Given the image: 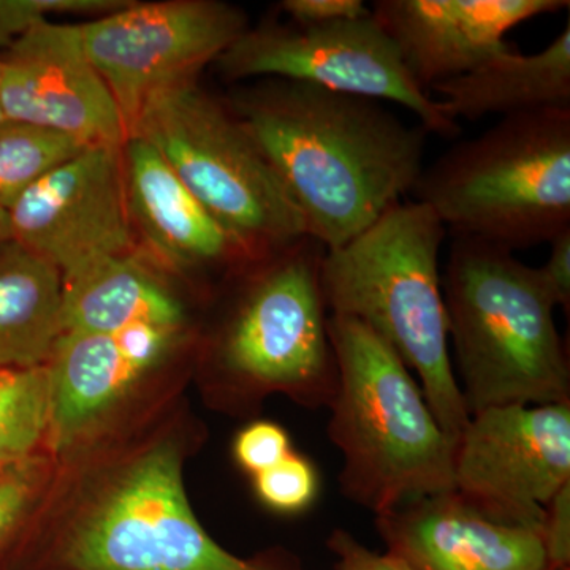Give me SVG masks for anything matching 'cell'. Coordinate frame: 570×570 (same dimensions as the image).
Instances as JSON below:
<instances>
[{"label": "cell", "instance_id": "7", "mask_svg": "<svg viewBox=\"0 0 570 570\" xmlns=\"http://www.w3.org/2000/svg\"><path fill=\"white\" fill-rule=\"evenodd\" d=\"M62 570H306L294 554L239 558L197 520L181 450L153 442L111 469L82 499L58 546Z\"/></svg>", "mask_w": 570, "mask_h": 570}, {"label": "cell", "instance_id": "14", "mask_svg": "<svg viewBox=\"0 0 570 570\" xmlns=\"http://www.w3.org/2000/svg\"><path fill=\"white\" fill-rule=\"evenodd\" d=\"M568 0H377L371 7L428 94L512 50L517 26L568 9Z\"/></svg>", "mask_w": 570, "mask_h": 570}, {"label": "cell", "instance_id": "1", "mask_svg": "<svg viewBox=\"0 0 570 570\" xmlns=\"http://www.w3.org/2000/svg\"><path fill=\"white\" fill-rule=\"evenodd\" d=\"M285 189L307 236L337 249L411 194L426 130L387 104L287 80H258L230 100Z\"/></svg>", "mask_w": 570, "mask_h": 570}, {"label": "cell", "instance_id": "4", "mask_svg": "<svg viewBox=\"0 0 570 570\" xmlns=\"http://www.w3.org/2000/svg\"><path fill=\"white\" fill-rule=\"evenodd\" d=\"M337 362L328 438L343 455L341 493L374 515L455 490V444L396 352L355 318L328 316Z\"/></svg>", "mask_w": 570, "mask_h": 570}, {"label": "cell", "instance_id": "23", "mask_svg": "<svg viewBox=\"0 0 570 570\" xmlns=\"http://www.w3.org/2000/svg\"><path fill=\"white\" fill-rule=\"evenodd\" d=\"M257 498L266 508L285 515L305 512L317 499V469L306 456L292 452L275 466L254 475Z\"/></svg>", "mask_w": 570, "mask_h": 570}, {"label": "cell", "instance_id": "6", "mask_svg": "<svg viewBox=\"0 0 570 570\" xmlns=\"http://www.w3.org/2000/svg\"><path fill=\"white\" fill-rule=\"evenodd\" d=\"M324 246L311 236L249 262L213 344L224 403L235 411L284 393L309 409L328 407L337 389V362L322 294Z\"/></svg>", "mask_w": 570, "mask_h": 570}, {"label": "cell", "instance_id": "24", "mask_svg": "<svg viewBox=\"0 0 570 570\" xmlns=\"http://www.w3.org/2000/svg\"><path fill=\"white\" fill-rule=\"evenodd\" d=\"M127 3L122 0H0V48L6 51L55 14H107Z\"/></svg>", "mask_w": 570, "mask_h": 570}, {"label": "cell", "instance_id": "29", "mask_svg": "<svg viewBox=\"0 0 570 570\" xmlns=\"http://www.w3.org/2000/svg\"><path fill=\"white\" fill-rule=\"evenodd\" d=\"M326 547L336 557V570H415L396 554L379 553L367 549L343 528H335L326 539Z\"/></svg>", "mask_w": 570, "mask_h": 570}, {"label": "cell", "instance_id": "28", "mask_svg": "<svg viewBox=\"0 0 570 570\" xmlns=\"http://www.w3.org/2000/svg\"><path fill=\"white\" fill-rule=\"evenodd\" d=\"M281 10L292 24L305 28L362 20L371 14V7L363 0H284Z\"/></svg>", "mask_w": 570, "mask_h": 570}, {"label": "cell", "instance_id": "21", "mask_svg": "<svg viewBox=\"0 0 570 570\" xmlns=\"http://www.w3.org/2000/svg\"><path fill=\"white\" fill-rule=\"evenodd\" d=\"M88 148L77 138L3 118L0 121V206H10L43 176Z\"/></svg>", "mask_w": 570, "mask_h": 570}, {"label": "cell", "instance_id": "9", "mask_svg": "<svg viewBox=\"0 0 570 570\" xmlns=\"http://www.w3.org/2000/svg\"><path fill=\"white\" fill-rule=\"evenodd\" d=\"M227 80H287L326 91L395 104L414 112L428 134L455 137L459 122L420 88L396 45L371 11L328 26L268 22L249 29L217 59Z\"/></svg>", "mask_w": 570, "mask_h": 570}, {"label": "cell", "instance_id": "20", "mask_svg": "<svg viewBox=\"0 0 570 570\" xmlns=\"http://www.w3.org/2000/svg\"><path fill=\"white\" fill-rule=\"evenodd\" d=\"M62 333L61 272L14 239L0 243V371L47 366Z\"/></svg>", "mask_w": 570, "mask_h": 570}, {"label": "cell", "instance_id": "33", "mask_svg": "<svg viewBox=\"0 0 570 570\" xmlns=\"http://www.w3.org/2000/svg\"><path fill=\"white\" fill-rule=\"evenodd\" d=\"M547 570H553V569H547Z\"/></svg>", "mask_w": 570, "mask_h": 570}, {"label": "cell", "instance_id": "17", "mask_svg": "<svg viewBox=\"0 0 570 570\" xmlns=\"http://www.w3.org/2000/svg\"><path fill=\"white\" fill-rule=\"evenodd\" d=\"M151 367L119 335L63 332L47 363L52 448L80 444Z\"/></svg>", "mask_w": 570, "mask_h": 570}, {"label": "cell", "instance_id": "31", "mask_svg": "<svg viewBox=\"0 0 570 570\" xmlns=\"http://www.w3.org/2000/svg\"><path fill=\"white\" fill-rule=\"evenodd\" d=\"M11 239V225L9 212L0 206V243Z\"/></svg>", "mask_w": 570, "mask_h": 570}, {"label": "cell", "instance_id": "11", "mask_svg": "<svg viewBox=\"0 0 570 570\" xmlns=\"http://www.w3.org/2000/svg\"><path fill=\"white\" fill-rule=\"evenodd\" d=\"M453 482L491 519L540 532L547 504L570 482V403L472 414L456 442Z\"/></svg>", "mask_w": 570, "mask_h": 570}, {"label": "cell", "instance_id": "16", "mask_svg": "<svg viewBox=\"0 0 570 570\" xmlns=\"http://www.w3.org/2000/svg\"><path fill=\"white\" fill-rule=\"evenodd\" d=\"M122 163L130 223L165 265L239 268L250 262L148 141L130 135Z\"/></svg>", "mask_w": 570, "mask_h": 570}, {"label": "cell", "instance_id": "3", "mask_svg": "<svg viewBox=\"0 0 570 570\" xmlns=\"http://www.w3.org/2000/svg\"><path fill=\"white\" fill-rule=\"evenodd\" d=\"M442 291L469 415L570 403L568 348L539 268L504 247L453 238Z\"/></svg>", "mask_w": 570, "mask_h": 570}, {"label": "cell", "instance_id": "32", "mask_svg": "<svg viewBox=\"0 0 570 570\" xmlns=\"http://www.w3.org/2000/svg\"><path fill=\"white\" fill-rule=\"evenodd\" d=\"M3 119V111H2V99H0V121Z\"/></svg>", "mask_w": 570, "mask_h": 570}, {"label": "cell", "instance_id": "2", "mask_svg": "<svg viewBox=\"0 0 570 570\" xmlns=\"http://www.w3.org/2000/svg\"><path fill=\"white\" fill-rule=\"evenodd\" d=\"M445 235L426 205L400 202L346 245L325 250L321 283L330 316L362 322L417 376L434 417L456 448L471 415L450 360L439 272Z\"/></svg>", "mask_w": 570, "mask_h": 570}, {"label": "cell", "instance_id": "12", "mask_svg": "<svg viewBox=\"0 0 570 570\" xmlns=\"http://www.w3.org/2000/svg\"><path fill=\"white\" fill-rule=\"evenodd\" d=\"M122 146H88L33 184L10 206L11 239L62 276L99 258L129 254L134 227Z\"/></svg>", "mask_w": 570, "mask_h": 570}, {"label": "cell", "instance_id": "30", "mask_svg": "<svg viewBox=\"0 0 570 570\" xmlns=\"http://www.w3.org/2000/svg\"><path fill=\"white\" fill-rule=\"evenodd\" d=\"M550 254L539 273L554 305L570 313V228L549 243Z\"/></svg>", "mask_w": 570, "mask_h": 570}, {"label": "cell", "instance_id": "13", "mask_svg": "<svg viewBox=\"0 0 570 570\" xmlns=\"http://www.w3.org/2000/svg\"><path fill=\"white\" fill-rule=\"evenodd\" d=\"M3 118L69 135L86 146H122L121 111L82 45L80 26L43 21L0 52Z\"/></svg>", "mask_w": 570, "mask_h": 570}, {"label": "cell", "instance_id": "22", "mask_svg": "<svg viewBox=\"0 0 570 570\" xmlns=\"http://www.w3.org/2000/svg\"><path fill=\"white\" fill-rule=\"evenodd\" d=\"M47 366L0 371V472L33 456L48 434Z\"/></svg>", "mask_w": 570, "mask_h": 570}, {"label": "cell", "instance_id": "26", "mask_svg": "<svg viewBox=\"0 0 570 570\" xmlns=\"http://www.w3.org/2000/svg\"><path fill=\"white\" fill-rule=\"evenodd\" d=\"M292 452L294 450L287 431L277 423L265 420L243 428L234 444L236 463L253 478L265 469L275 466Z\"/></svg>", "mask_w": 570, "mask_h": 570}, {"label": "cell", "instance_id": "5", "mask_svg": "<svg viewBox=\"0 0 570 570\" xmlns=\"http://www.w3.org/2000/svg\"><path fill=\"white\" fill-rule=\"evenodd\" d=\"M412 194L453 238L550 243L570 228V108L501 118L423 168Z\"/></svg>", "mask_w": 570, "mask_h": 570}, {"label": "cell", "instance_id": "18", "mask_svg": "<svg viewBox=\"0 0 570 570\" xmlns=\"http://www.w3.org/2000/svg\"><path fill=\"white\" fill-rule=\"evenodd\" d=\"M431 92L453 121L570 108V22L534 55L509 50Z\"/></svg>", "mask_w": 570, "mask_h": 570}, {"label": "cell", "instance_id": "27", "mask_svg": "<svg viewBox=\"0 0 570 570\" xmlns=\"http://www.w3.org/2000/svg\"><path fill=\"white\" fill-rule=\"evenodd\" d=\"M540 539L549 569L570 570V482L547 504Z\"/></svg>", "mask_w": 570, "mask_h": 570}, {"label": "cell", "instance_id": "19", "mask_svg": "<svg viewBox=\"0 0 570 570\" xmlns=\"http://www.w3.org/2000/svg\"><path fill=\"white\" fill-rule=\"evenodd\" d=\"M184 318L167 285L130 253L62 276L63 332L116 335L140 325L179 330Z\"/></svg>", "mask_w": 570, "mask_h": 570}, {"label": "cell", "instance_id": "10", "mask_svg": "<svg viewBox=\"0 0 570 570\" xmlns=\"http://www.w3.org/2000/svg\"><path fill=\"white\" fill-rule=\"evenodd\" d=\"M246 31L245 11L217 0L129 2L80 24L85 50L121 111L127 137L151 97L197 81Z\"/></svg>", "mask_w": 570, "mask_h": 570}, {"label": "cell", "instance_id": "8", "mask_svg": "<svg viewBox=\"0 0 570 570\" xmlns=\"http://www.w3.org/2000/svg\"><path fill=\"white\" fill-rule=\"evenodd\" d=\"M130 135L157 149L250 261L307 236L298 206L245 124L197 81L157 92Z\"/></svg>", "mask_w": 570, "mask_h": 570}, {"label": "cell", "instance_id": "15", "mask_svg": "<svg viewBox=\"0 0 570 570\" xmlns=\"http://www.w3.org/2000/svg\"><path fill=\"white\" fill-rule=\"evenodd\" d=\"M390 553L415 570H547L540 532L480 512L455 490L376 515Z\"/></svg>", "mask_w": 570, "mask_h": 570}, {"label": "cell", "instance_id": "25", "mask_svg": "<svg viewBox=\"0 0 570 570\" xmlns=\"http://www.w3.org/2000/svg\"><path fill=\"white\" fill-rule=\"evenodd\" d=\"M45 482L47 466L36 455L0 472V553L36 508Z\"/></svg>", "mask_w": 570, "mask_h": 570}]
</instances>
